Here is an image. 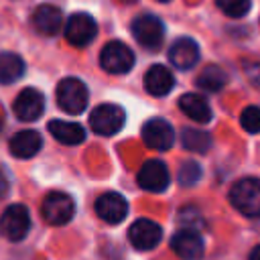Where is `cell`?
Returning a JSON list of instances; mask_svg holds the SVG:
<instances>
[{
  "instance_id": "6da1fadb",
  "label": "cell",
  "mask_w": 260,
  "mask_h": 260,
  "mask_svg": "<svg viewBox=\"0 0 260 260\" xmlns=\"http://www.w3.org/2000/svg\"><path fill=\"white\" fill-rule=\"evenodd\" d=\"M230 201L240 213L248 217H258L260 215V179L246 177L236 181L230 189Z\"/></svg>"
},
{
  "instance_id": "7a4b0ae2",
  "label": "cell",
  "mask_w": 260,
  "mask_h": 260,
  "mask_svg": "<svg viewBox=\"0 0 260 260\" xmlns=\"http://www.w3.org/2000/svg\"><path fill=\"white\" fill-rule=\"evenodd\" d=\"M55 100H57V106L67 112V114H81L87 106V100H89V93H87V87L81 79L77 77H65L57 83V89H55Z\"/></svg>"
},
{
  "instance_id": "3957f363",
  "label": "cell",
  "mask_w": 260,
  "mask_h": 260,
  "mask_svg": "<svg viewBox=\"0 0 260 260\" xmlns=\"http://www.w3.org/2000/svg\"><path fill=\"white\" fill-rule=\"evenodd\" d=\"M41 215L49 225H65L75 215V203L71 195L63 191H51L41 203Z\"/></svg>"
},
{
  "instance_id": "277c9868",
  "label": "cell",
  "mask_w": 260,
  "mask_h": 260,
  "mask_svg": "<svg viewBox=\"0 0 260 260\" xmlns=\"http://www.w3.org/2000/svg\"><path fill=\"white\" fill-rule=\"evenodd\" d=\"M30 230V213L22 203L8 205L0 215V234L8 242H20Z\"/></svg>"
},
{
  "instance_id": "5b68a950",
  "label": "cell",
  "mask_w": 260,
  "mask_h": 260,
  "mask_svg": "<svg viewBox=\"0 0 260 260\" xmlns=\"http://www.w3.org/2000/svg\"><path fill=\"white\" fill-rule=\"evenodd\" d=\"M100 65L112 75H124L134 67V53L122 41H110L100 53Z\"/></svg>"
},
{
  "instance_id": "8992f818",
  "label": "cell",
  "mask_w": 260,
  "mask_h": 260,
  "mask_svg": "<svg viewBox=\"0 0 260 260\" xmlns=\"http://www.w3.org/2000/svg\"><path fill=\"white\" fill-rule=\"evenodd\" d=\"M126 122V112L118 104H100L91 114H89V126L95 134L102 136H112L122 130Z\"/></svg>"
},
{
  "instance_id": "52a82bcc",
  "label": "cell",
  "mask_w": 260,
  "mask_h": 260,
  "mask_svg": "<svg viewBox=\"0 0 260 260\" xmlns=\"http://www.w3.org/2000/svg\"><path fill=\"white\" fill-rule=\"evenodd\" d=\"M130 28H132V35H134V39L138 41L140 47L156 51L162 45L165 24H162V20L158 16H154V14H140V16H136L132 20Z\"/></svg>"
},
{
  "instance_id": "ba28073f",
  "label": "cell",
  "mask_w": 260,
  "mask_h": 260,
  "mask_svg": "<svg viewBox=\"0 0 260 260\" xmlns=\"http://www.w3.org/2000/svg\"><path fill=\"white\" fill-rule=\"evenodd\" d=\"M98 35V24L91 14L87 12H75L65 22V39L73 47H85L89 45Z\"/></svg>"
},
{
  "instance_id": "9c48e42d",
  "label": "cell",
  "mask_w": 260,
  "mask_h": 260,
  "mask_svg": "<svg viewBox=\"0 0 260 260\" xmlns=\"http://www.w3.org/2000/svg\"><path fill=\"white\" fill-rule=\"evenodd\" d=\"M160 240H162V228L152 219L140 217L128 228V242L136 250H142V252L152 250L160 244Z\"/></svg>"
},
{
  "instance_id": "30bf717a",
  "label": "cell",
  "mask_w": 260,
  "mask_h": 260,
  "mask_svg": "<svg viewBox=\"0 0 260 260\" xmlns=\"http://www.w3.org/2000/svg\"><path fill=\"white\" fill-rule=\"evenodd\" d=\"M12 112L20 122H35L45 112V95L37 87H24L12 104Z\"/></svg>"
},
{
  "instance_id": "8fae6325",
  "label": "cell",
  "mask_w": 260,
  "mask_h": 260,
  "mask_svg": "<svg viewBox=\"0 0 260 260\" xmlns=\"http://www.w3.org/2000/svg\"><path fill=\"white\" fill-rule=\"evenodd\" d=\"M142 142L152 150H169L175 144V130L162 118H150L140 130Z\"/></svg>"
},
{
  "instance_id": "7c38bea8",
  "label": "cell",
  "mask_w": 260,
  "mask_h": 260,
  "mask_svg": "<svg viewBox=\"0 0 260 260\" xmlns=\"http://www.w3.org/2000/svg\"><path fill=\"white\" fill-rule=\"evenodd\" d=\"M136 181L144 191L160 193V191H165L169 187L171 175H169V169H167V165L162 160L150 158V160L142 162V167H140V171L136 175Z\"/></svg>"
},
{
  "instance_id": "4fadbf2b",
  "label": "cell",
  "mask_w": 260,
  "mask_h": 260,
  "mask_svg": "<svg viewBox=\"0 0 260 260\" xmlns=\"http://www.w3.org/2000/svg\"><path fill=\"white\" fill-rule=\"evenodd\" d=\"M171 248L183 260H201L203 258V252H205L203 238L195 230H191V228L179 230L171 238Z\"/></svg>"
},
{
  "instance_id": "5bb4252c",
  "label": "cell",
  "mask_w": 260,
  "mask_h": 260,
  "mask_svg": "<svg viewBox=\"0 0 260 260\" xmlns=\"http://www.w3.org/2000/svg\"><path fill=\"white\" fill-rule=\"evenodd\" d=\"M95 213L106 223H120L128 215V201L116 191L102 193L95 199Z\"/></svg>"
},
{
  "instance_id": "9a60e30c",
  "label": "cell",
  "mask_w": 260,
  "mask_h": 260,
  "mask_svg": "<svg viewBox=\"0 0 260 260\" xmlns=\"http://www.w3.org/2000/svg\"><path fill=\"white\" fill-rule=\"evenodd\" d=\"M32 26L37 32L45 35V37H53L61 30L63 26V14L57 6L53 4H39L30 16Z\"/></svg>"
},
{
  "instance_id": "2e32d148",
  "label": "cell",
  "mask_w": 260,
  "mask_h": 260,
  "mask_svg": "<svg viewBox=\"0 0 260 260\" xmlns=\"http://www.w3.org/2000/svg\"><path fill=\"white\" fill-rule=\"evenodd\" d=\"M169 61L183 71L195 67V63L199 61V45L191 37L177 39L169 49Z\"/></svg>"
},
{
  "instance_id": "e0dca14e",
  "label": "cell",
  "mask_w": 260,
  "mask_h": 260,
  "mask_svg": "<svg viewBox=\"0 0 260 260\" xmlns=\"http://www.w3.org/2000/svg\"><path fill=\"white\" fill-rule=\"evenodd\" d=\"M8 148L16 158H32L43 148V138L37 130H22L10 138Z\"/></svg>"
},
{
  "instance_id": "ac0fdd59",
  "label": "cell",
  "mask_w": 260,
  "mask_h": 260,
  "mask_svg": "<svg viewBox=\"0 0 260 260\" xmlns=\"http://www.w3.org/2000/svg\"><path fill=\"white\" fill-rule=\"evenodd\" d=\"M173 85H175V77L165 65H152L144 73V87L154 98L167 95L173 89Z\"/></svg>"
},
{
  "instance_id": "d6986e66",
  "label": "cell",
  "mask_w": 260,
  "mask_h": 260,
  "mask_svg": "<svg viewBox=\"0 0 260 260\" xmlns=\"http://www.w3.org/2000/svg\"><path fill=\"white\" fill-rule=\"evenodd\" d=\"M179 108L187 118H191L193 122H199V124H207L213 116L211 106L199 93H183L179 98Z\"/></svg>"
},
{
  "instance_id": "ffe728a7",
  "label": "cell",
  "mask_w": 260,
  "mask_h": 260,
  "mask_svg": "<svg viewBox=\"0 0 260 260\" xmlns=\"http://www.w3.org/2000/svg\"><path fill=\"white\" fill-rule=\"evenodd\" d=\"M49 132L51 136L61 142V144H67V146H75V144H81L85 140V130L81 124L77 122H65V120H51L49 122Z\"/></svg>"
},
{
  "instance_id": "44dd1931",
  "label": "cell",
  "mask_w": 260,
  "mask_h": 260,
  "mask_svg": "<svg viewBox=\"0 0 260 260\" xmlns=\"http://www.w3.org/2000/svg\"><path fill=\"white\" fill-rule=\"evenodd\" d=\"M24 75V61L20 55L2 51L0 53V83H14Z\"/></svg>"
},
{
  "instance_id": "7402d4cb",
  "label": "cell",
  "mask_w": 260,
  "mask_h": 260,
  "mask_svg": "<svg viewBox=\"0 0 260 260\" xmlns=\"http://www.w3.org/2000/svg\"><path fill=\"white\" fill-rule=\"evenodd\" d=\"M228 83V75L225 71L219 67V65H207L195 79V85L199 89H205V91H219L223 89V85Z\"/></svg>"
},
{
  "instance_id": "603a6c76",
  "label": "cell",
  "mask_w": 260,
  "mask_h": 260,
  "mask_svg": "<svg viewBox=\"0 0 260 260\" xmlns=\"http://www.w3.org/2000/svg\"><path fill=\"white\" fill-rule=\"evenodd\" d=\"M181 144L197 154H205L211 146V136L205 130H197V128H185L181 132Z\"/></svg>"
},
{
  "instance_id": "cb8c5ba5",
  "label": "cell",
  "mask_w": 260,
  "mask_h": 260,
  "mask_svg": "<svg viewBox=\"0 0 260 260\" xmlns=\"http://www.w3.org/2000/svg\"><path fill=\"white\" fill-rule=\"evenodd\" d=\"M215 4L230 18H242L244 14H248V10L252 6L250 0H215Z\"/></svg>"
},
{
  "instance_id": "d4e9b609",
  "label": "cell",
  "mask_w": 260,
  "mask_h": 260,
  "mask_svg": "<svg viewBox=\"0 0 260 260\" xmlns=\"http://www.w3.org/2000/svg\"><path fill=\"white\" fill-rule=\"evenodd\" d=\"M179 183L183 187H193L199 179H201V167L195 162V160H185L181 167H179V175H177Z\"/></svg>"
},
{
  "instance_id": "484cf974",
  "label": "cell",
  "mask_w": 260,
  "mask_h": 260,
  "mask_svg": "<svg viewBox=\"0 0 260 260\" xmlns=\"http://www.w3.org/2000/svg\"><path fill=\"white\" fill-rule=\"evenodd\" d=\"M240 126L250 134H258L260 132V106L244 108V112L240 114Z\"/></svg>"
},
{
  "instance_id": "4316f807",
  "label": "cell",
  "mask_w": 260,
  "mask_h": 260,
  "mask_svg": "<svg viewBox=\"0 0 260 260\" xmlns=\"http://www.w3.org/2000/svg\"><path fill=\"white\" fill-rule=\"evenodd\" d=\"M248 77L252 79V83H254V85H258V87H260V63H256V65H250V67H248Z\"/></svg>"
},
{
  "instance_id": "83f0119b",
  "label": "cell",
  "mask_w": 260,
  "mask_h": 260,
  "mask_svg": "<svg viewBox=\"0 0 260 260\" xmlns=\"http://www.w3.org/2000/svg\"><path fill=\"white\" fill-rule=\"evenodd\" d=\"M8 191H10V187H8V179H6V175H4V171L0 169V201L8 195Z\"/></svg>"
},
{
  "instance_id": "f1b7e54d",
  "label": "cell",
  "mask_w": 260,
  "mask_h": 260,
  "mask_svg": "<svg viewBox=\"0 0 260 260\" xmlns=\"http://www.w3.org/2000/svg\"><path fill=\"white\" fill-rule=\"evenodd\" d=\"M248 260H260V246H256L252 252H250V258Z\"/></svg>"
},
{
  "instance_id": "f546056e",
  "label": "cell",
  "mask_w": 260,
  "mask_h": 260,
  "mask_svg": "<svg viewBox=\"0 0 260 260\" xmlns=\"http://www.w3.org/2000/svg\"><path fill=\"white\" fill-rule=\"evenodd\" d=\"M156 2H171V0H156Z\"/></svg>"
}]
</instances>
